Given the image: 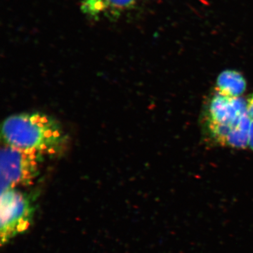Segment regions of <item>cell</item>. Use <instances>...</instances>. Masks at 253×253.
Listing matches in <instances>:
<instances>
[{"instance_id":"1","label":"cell","mask_w":253,"mask_h":253,"mask_svg":"<svg viewBox=\"0 0 253 253\" xmlns=\"http://www.w3.org/2000/svg\"><path fill=\"white\" fill-rule=\"evenodd\" d=\"M5 144L43 156L57 157L67 149L68 138L61 123L46 113H23L5 119L1 126Z\"/></svg>"},{"instance_id":"2","label":"cell","mask_w":253,"mask_h":253,"mask_svg":"<svg viewBox=\"0 0 253 253\" xmlns=\"http://www.w3.org/2000/svg\"><path fill=\"white\" fill-rule=\"evenodd\" d=\"M44 156L6 145L1 151V191L28 186L39 175Z\"/></svg>"},{"instance_id":"3","label":"cell","mask_w":253,"mask_h":253,"mask_svg":"<svg viewBox=\"0 0 253 253\" xmlns=\"http://www.w3.org/2000/svg\"><path fill=\"white\" fill-rule=\"evenodd\" d=\"M246 114V101L226 97L215 91L208 101L204 117L210 137L224 146L229 133Z\"/></svg>"},{"instance_id":"4","label":"cell","mask_w":253,"mask_h":253,"mask_svg":"<svg viewBox=\"0 0 253 253\" xmlns=\"http://www.w3.org/2000/svg\"><path fill=\"white\" fill-rule=\"evenodd\" d=\"M34 207L27 194L17 189L1 192V244L27 230L33 219Z\"/></svg>"},{"instance_id":"5","label":"cell","mask_w":253,"mask_h":253,"mask_svg":"<svg viewBox=\"0 0 253 253\" xmlns=\"http://www.w3.org/2000/svg\"><path fill=\"white\" fill-rule=\"evenodd\" d=\"M83 12L93 18H116L131 9L135 0H79Z\"/></svg>"},{"instance_id":"6","label":"cell","mask_w":253,"mask_h":253,"mask_svg":"<svg viewBox=\"0 0 253 253\" xmlns=\"http://www.w3.org/2000/svg\"><path fill=\"white\" fill-rule=\"evenodd\" d=\"M247 82L241 73L235 70H226L218 76L215 91L226 97L238 99L244 94Z\"/></svg>"},{"instance_id":"7","label":"cell","mask_w":253,"mask_h":253,"mask_svg":"<svg viewBox=\"0 0 253 253\" xmlns=\"http://www.w3.org/2000/svg\"><path fill=\"white\" fill-rule=\"evenodd\" d=\"M246 113L251 121H253V94L246 101Z\"/></svg>"},{"instance_id":"8","label":"cell","mask_w":253,"mask_h":253,"mask_svg":"<svg viewBox=\"0 0 253 253\" xmlns=\"http://www.w3.org/2000/svg\"><path fill=\"white\" fill-rule=\"evenodd\" d=\"M249 147L253 151V121H251L250 127Z\"/></svg>"}]
</instances>
